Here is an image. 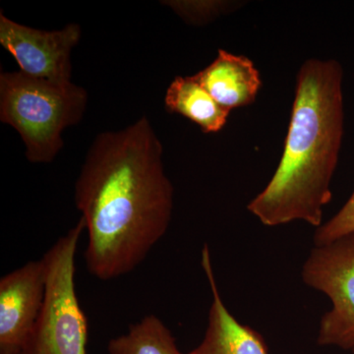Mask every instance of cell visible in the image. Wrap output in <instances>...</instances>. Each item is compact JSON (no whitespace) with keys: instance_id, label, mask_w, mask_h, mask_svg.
I'll return each mask as SVG.
<instances>
[{"instance_id":"obj_3","label":"cell","mask_w":354,"mask_h":354,"mask_svg":"<svg viewBox=\"0 0 354 354\" xmlns=\"http://www.w3.org/2000/svg\"><path fill=\"white\" fill-rule=\"evenodd\" d=\"M87 102V91L72 82H51L20 71L0 75V120L19 133L32 164L53 162L64 148L62 133L82 120Z\"/></svg>"},{"instance_id":"obj_13","label":"cell","mask_w":354,"mask_h":354,"mask_svg":"<svg viewBox=\"0 0 354 354\" xmlns=\"http://www.w3.org/2000/svg\"><path fill=\"white\" fill-rule=\"evenodd\" d=\"M354 232V191L346 204L330 221L317 227L314 234L315 246L326 245Z\"/></svg>"},{"instance_id":"obj_1","label":"cell","mask_w":354,"mask_h":354,"mask_svg":"<svg viewBox=\"0 0 354 354\" xmlns=\"http://www.w3.org/2000/svg\"><path fill=\"white\" fill-rule=\"evenodd\" d=\"M164 147L146 115L129 127L100 133L74 188L85 223L88 272L100 281L125 276L164 237L174 211V186Z\"/></svg>"},{"instance_id":"obj_6","label":"cell","mask_w":354,"mask_h":354,"mask_svg":"<svg viewBox=\"0 0 354 354\" xmlns=\"http://www.w3.org/2000/svg\"><path fill=\"white\" fill-rule=\"evenodd\" d=\"M82 29L71 23L57 31H43L19 24L0 13V44L26 75L55 83L71 82L72 50Z\"/></svg>"},{"instance_id":"obj_8","label":"cell","mask_w":354,"mask_h":354,"mask_svg":"<svg viewBox=\"0 0 354 354\" xmlns=\"http://www.w3.org/2000/svg\"><path fill=\"white\" fill-rule=\"evenodd\" d=\"M202 267L211 288V308L208 326L199 346L187 354H269L264 337L257 330L243 325L225 306L218 290L207 244L202 250Z\"/></svg>"},{"instance_id":"obj_12","label":"cell","mask_w":354,"mask_h":354,"mask_svg":"<svg viewBox=\"0 0 354 354\" xmlns=\"http://www.w3.org/2000/svg\"><path fill=\"white\" fill-rule=\"evenodd\" d=\"M167 6L190 24L204 25L241 8V1H169Z\"/></svg>"},{"instance_id":"obj_5","label":"cell","mask_w":354,"mask_h":354,"mask_svg":"<svg viewBox=\"0 0 354 354\" xmlns=\"http://www.w3.org/2000/svg\"><path fill=\"white\" fill-rule=\"evenodd\" d=\"M305 285L332 301L319 325V346L351 351L354 346V232L315 246L301 272Z\"/></svg>"},{"instance_id":"obj_2","label":"cell","mask_w":354,"mask_h":354,"mask_svg":"<svg viewBox=\"0 0 354 354\" xmlns=\"http://www.w3.org/2000/svg\"><path fill=\"white\" fill-rule=\"evenodd\" d=\"M344 68L310 58L298 70L283 155L264 190L247 209L264 225L295 221L322 225L344 135Z\"/></svg>"},{"instance_id":"obj_9","label":"cell","mask_w":354,"mask_h":354,"mask_svg":"<svg viewBox=\"0 0 354 354\" xmlns=\"http://www.w3.org/2000/svg\"><path fill=\"white\" fill-rule=\"evenodd\" d=\"M192 76L230 111L253 104L262 87L259 70L252 60L225 50H218L215 60Z\"/></svg>"},{"instance_id":"obj_11","label":"cell","mask_w":354,"mask_h":354,"mask_svg":"<svg viewBox=\"0 0 354 354\" xmlns=\"http://www.w3.org/2000/svg\"><path fill=\"white\" fill-rule=\"evenodd\" d=\"M109 354H184L177 348L176 337L156 315H147L132 324L125 334L109 342Z\"/></svg>"},{"instance_id":"obj_10","label":"cell","mask_w":354,"mask_h":354,"mask_svg":"<svg viewBox=\"0 0 354 354\" xmlns=\"http://www.w3.org/2000/svg\"><path fill=\"white\" fill-rule=\"evenodd\" d=\"M165 104L169 113L188 118L208 134L221 131L230 113L193 76H176L165 93Z\"/></svg>"},{"instance_id":"obj_7","label":"cell","mask_w":354,"mask_h":354,"mask_svg":"<svg viewBox=\"0 0 354 354\" xmlns=\"http://www.w3.org/2000/svg\"><path fill=\"white\" fill-rule=\"evenodd\" d=\"M44 261H30L0 279V354H20L43 307Z\"/></svg>"},{"instance_id":"obj_4","label":"cell","mask_w":354,"mask_h":354,"mask_svg":"<svg viewBox=\"0 0 354 354\" xmlns=\"http://www.w3.org/2000/svg\"><path fill=\"white\" fill-rule=\"evenodd\" d=\"M85 223L55 241L41 260L46 267L43 307L20 354H87V317L75 286V255Z\"/></svg>"},{"instance_id":"obj_14","label":"cell","mask_w":354,"mask_h":354,"mask_svg":"<svg viewBox=\"0 0 354 354\" xmlns=\"http://www.w3.org/2000/svg\"><path fill=\"white\" fill-rule=\"evenodd\" d=\"M351 351H353V353L354 354V346H353V348L351 349Z\"/></svg>"}]
</instances>
